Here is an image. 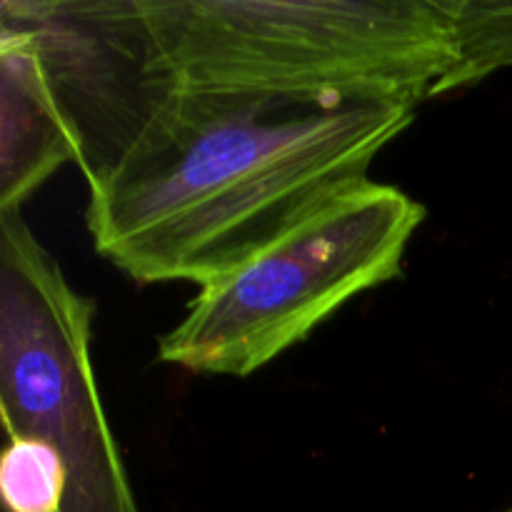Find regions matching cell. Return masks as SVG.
Masks as SVG:
<instances>
[{
  "label": "cell",
  "instance_id": "cell-2",
  "mask_svg": "<svg viewBox=\"0 0 512 512\" xmlns=\"http://www.w3.org/2000/svg\"><path fill=\"white\" fill-rule=\"evenodd\" d=\"M68 10L130 103L188 95L415 108L438 98L458 63L440 0H73Z\"/></svg>",
  "mask_w": 512,
  "mask_h": 512
},
{
  "label": "cell",
  "instance_id": "cell-4",
  "mask_svg": "<svg viewBox=\"0 0 512 512\" xmlns=\"http://www.w3.org/2000/svg\"><path fill=\"white\" fill-rule=\"evenodd\" d=\"M95 310L23 213H0V413L8 440H35L60 455V512H140L95 383Z\"/></svg>",
  "mask_w": 512,
  "mask_h": 512
},
{
  "label": "cell",
  "instance_id": "cell-5",
  "mask_svg": "<svg viewBox=\"0 0 512 512\" xmlns=\"http://www.w3.org/2000/svg\"><path fill=\"white\" fill-rule=\"evenodd\" d=\"M78 158L35 30L0 5V213L23 208L55 170Z\"/></svg>",
  "mask_w": 512,
  "mask_h": 512
},
{
  "label": "cell",
  "instance_id": "cell-7",
  "mask_svg": "<svg viewBox=\"0 0 512 512\" xmlns=\"http://www.w3.org/2000/svg\"><path fill=\"white\" fill-rule=\"evenodd\" d=\"M0 498L5 512H60L65 498L60 455L35 440H8L0 458Z\"/></svg>",
  "mask_w": 512,
  "mask_h": 512
},
{
  "label": "cell",
  "instance_id": "cell-1",
  "mask_svg": "<svg viewBox=\"0 0 512 512\" xmlns=\"http://www.w3.org/2000/svg\"><path fill=\"white\" fill-rule=\"evenodd\" d=\"M413 120L395 103L138 100L85 175L95 253L138 283L203 288L365 183Z\"/></svg>",
  "mask_w": 512,
  "mask_h": 512
},
{
  "label": "cell",
  "instance_id": "cell-3",
  "mask_svg": "<svg viewBox=\"0 0 512 512\" xmlns=\"http://www.w3.org/2000/svg\"><path fill=\"white\" fill-rule=\"evenodd\" d=\"M423 220V203L395 185L368 178L345 190L203 285L160 338L158 360L198 375L258 373L350 300L403 275Z\"/></svg>",
  "mask_w": 512,
  "mask_h": 512
},
{
  "label": "cell",
  "instance_id": "cell-8",
  "mask_svg": "<svg viewBox=\"0 0 512 512\" xmlns=\"http://www.w3.org/2000/svg\"><path fill=\"white\" fill-rule=\"evenodd\" d=\"M505 512H512V508H510V510H505Z\"/></svg>",
  "mask_w": 512,
  "mask_h": 512
},
{
  "label": "cell",
  "instance_id": "cell-6",
  "mask_svg": "<svg viewBox=\"0 0 512 512\" xmlns=\"http://www.w3.org/2000/svg\"><path fill=\"white\" fill-rule=\"evenodd\" d=\"M458 48V63L438 95L512 68V0H440Z\"/></svg>",
  "mask_w": 512,
  "mask_h": 512
}]
</instances>
